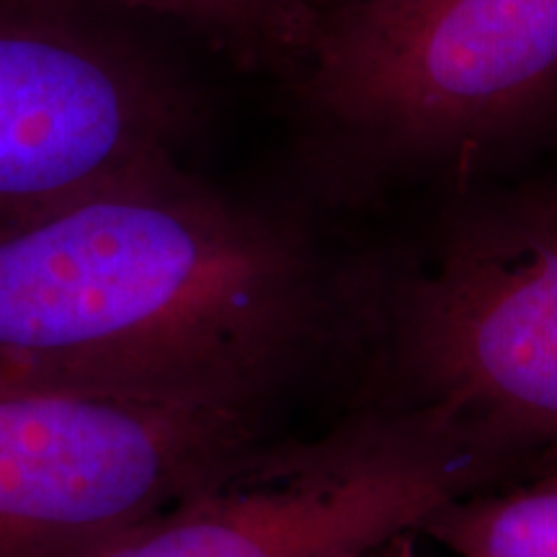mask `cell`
<instances>
[{
  "label": "cell",
  "mask_w": 557,
  "mask_h": 557,
  "mask_svg": "<svg viewBox=\"0 0 557 557\" xmlns=\"http://www.w3.org/2000/svg\"><path fill=\"white\" fill-rule=\"evenodd\" d=\"M278 65L333 189L459 173L557 103V0H364L312 16Z\"/></svg>",
  "instance_id": "2"
},
{
  "label": "cell",
  "mask_w": 557,
  "mask_h": 557,
  "mask_svg": "<svg viewBox=\"0 0 557 557\" xmlns=\"http://www.w3.org/2000/svg\"><path fill=\"white\" fill-rule=\"evenodd\" d=\"M295 3H297V11H299V21H302V26H305L312 16L346 9V5L364 3V0H295ZM302 26H299V32H302Z\"/></svg>",
  "instance_id": "10"
},
{
  "label": "cell",
  "mask_w": 557,
  "mask_h": 557,
  "mask_svg": "<svg viewBox=\"0 0 557 557\" xmlns=\"http://www.w3.org/2000/svg\"><path fill=\"white\" fill-rule=\"evenodd\" d=\"M416 534L459 557H557V470L449 500Z\"/></svg>",
  "instance_id": "7"
},
{
  "label": "cell",
  "mask_w": 557,
  "mask_h": 557,
  "mask_svg": "<svg viewBox=\"0 0 557 557\" xmlns=\"http://www.w3.org/2000/svg\"><path fill=\"white\" fill-rule=\"evenodd\" d=\"M517 475L421 406L250 447L191 496L81 557H354Z\"/></svg>",
  "instance_id": "4"
},
{
  "label": "cell",
  "mask_w": 557,
  "mask_h": 557,
  "mask_svg": "<svg viewBox=\"0 0 557 557\" xmlns=\"http://www.w3.org/2000/svg\"><path fill=\"white\" fill-rule=\"evenodd\" d=\"M416 532H403L398 537L382 542V545L367 549V553L354 557H418L416 555Z\"/></svg>",
  "instance_id": "9"
},
{
  "label": "cell",
  "mask_w": 557,
  "mask_h": 557,
  "mask_svg": "<svg viewBox=\"0 0 557 557\" xmlns=\"http://www.w3.org/2000/svg\"><path fill=\"white\" fill-rule=\"evenodd\" d=\"M178 21L243 65L282 62L299 34L295 0H88Z\"/></svg>",
  "instance_id": "8"
},
{
  "label": "cell",
  "mask_w": 557,
  "mask_h": 557,
  "mask_svg": "<svg viewBox=\"0 0 557 557\" xmlns=\"http://www.w3.org/2000/svg\"><path fill=\"white\" fill-rule=\"evenodd\" d=\"M387 320L410 406L517 475L557 465V186L459 218L395 284Z\"/></svg>",
  "instance_id": "3"
},
{
  "label": "cell",
  "mask_w": 557,
  "mask_h": 557,
  "mask_svg": "<svg viewBox=\"0 0 557 557\" xmlns=\"http://www.w3.org/2000/svg\"><path fill=\"white\" fill-rule=\"evenodd\" d=\"M259 442V416L0 382V557H81Z\"/></svg>",
  "instance_id": "6"
},
{
  "label": "cell",
  "mask_w": 557,
  "mask_h": 557,
  "mask_svg": "<svg viewBox=\"0 0 557 557\" xmlns=\"http://www.w3.org/2000/svg\"><path fill=\"white\" fill-rule=\"evenodd\" d=\"M323 284L276 218L184 169L0 222V382L259 416Z\"/></svg>",
  "instance_id": "1"
},
{
  "label": "cell",
  "mask_w": 557,
  "mask_h": 557,
  "mask_svg": "<svg viewBox=\"0 0 557 557\" xmlns=\"http://www.w3.org/2000/svg\"><path fill=\"white\" fill-rule=\"evenodd\" d=\"M191 99L88 0H0V222L178 169Z\"/></svg>",
  "instance_id": "5"
}]
</instances>
